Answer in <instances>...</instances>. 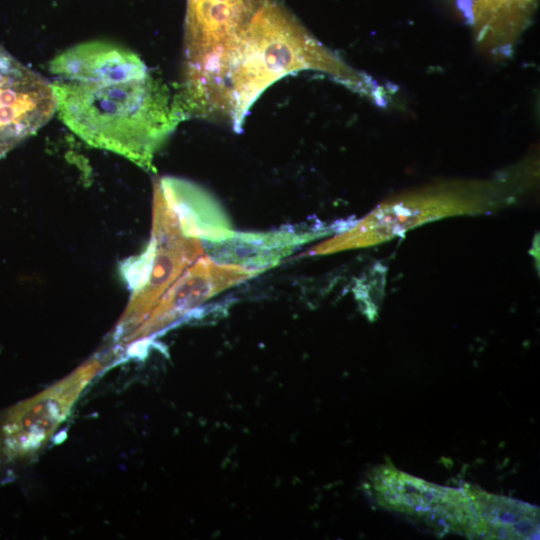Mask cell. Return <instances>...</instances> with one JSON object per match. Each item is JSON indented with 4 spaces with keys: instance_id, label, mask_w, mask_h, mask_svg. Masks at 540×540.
Returning a JSON list of instances; mask_svg holds the SVG:
<instances>
[{
    "instance_id": "obj_1",
    "label": "cell",
    "mask_w": 540,
    "mask_h": 540,
    "mask_svg": "<svg viewBox=\"0 0 540 540\" xmlns=\"http://www.w3.org/2000/svg\"><path fill=\"white\" fill-rule=\"evenodd\" d=\"M49 71L56 112L76 136L154 170L157 152L185 117L139 55L90 41L56 55Z\"/></svg>"
},
{
    "instance_id": "obj_2",
    "label": "cell",
    "mask_w": 540,
    "mask_h": 540,
    "mask_svg": "<svg viewBox=\"0 0 540 540\" xmlns=\"http://www.w3.org/2000/svg\"><path fill=\"white\" fill-rule=\"evenodd\" d=\"M302 70L321 71L369 92L359 74L277 5L263 2L242 31L227 69L228 118L234 130H241L251 106L267 87Z\"/></svg>"
},
{
    "instance_id": "obj_3",
    "label": "cell",
    "mask_w": 540,
    "mask_h": 540,
    "mask_svg": "<svg viewBox=\"0 0 540 540\" xmlns=\"http://www.w3.org/2000/svg\"><path fill=\"white\" fill-rule=\"evenodd\" d=\"M375 500L383 509L400 514L434 534H458L474 539L476 517L463 488L440 486L382 465L371 476Z\"/></svg>"
},
{
    "instance_id": "obj_4",
    "label": "cell",
    "mask_w": 540,
    "mask_h": 540,
    "mask_svg": "<svg viewBox=\"0 0 540 540\" xmlns=\"http://www.w3.org/2000/svg\"><path fill=\"white\" fill-rule=\"evenodd\" d=\"M55 113L50 81L0 46V159Z\"/></svg>"
},
{
    "instance_id": "obj_5",
    "label": "cell",
    "mask_w": 540,
    "mask_h": 540,
    "mask_svg": "<svg viewBox=\"0 0 540 540\" xmlns=\"http://www.w3.org/2000/svg\"><path fill=\"white\" fill-rule=\"evenodd\" d=\"M151 240L154 256L145 283L132 292L129 312L143 314L151 309L167 289L205 250L200 239L186 236L176 216L154 185Z\"/></svg>"
},
{
    "instance_id": "obj_6",
    "label": "cell",
    "mask_w": 540,
    "mask_h": 540,
    "mask_svg": "<svg viewBox=\"0 0 540 540\" xmlns=\"http://www.w3.org/2000/svg\"><path fill=\"white\" fill-rule=\"evenodd\" d=\"M154 185L173 211L182 232L203 241H220L234 229L217 200L200 186L177 177H162Z\"/></svg>"
},
{
    "instance_id": "obj_7",
    "label": "cell",
    "mask_w": 540,
    "mask_h": 540,
    "mask_svg": "<svg viewBox=\"0 0 540 540\" xmlns=\"http://www.w3.org/2000/svg\"><path fill=\"white\" fill-rule=\"evenodd\" d=\"M311 233L294 230L237 232L220 241H204L206 255L221 264L239 265L257 271L276 266L298 247L312 239Z\"/></svg>"
},
{
    "instance_id": "obj_8",
    "label": "cell",
    "mask_w": 540,
    "mask_h": 540,
    "mask_svg": "<svg viewBox=\"0 0 540 540\" xmlns=\"http://www.w3.org/2000/svg\"><path fill=\"white\" fill-rule=\"evenodd\" d=\"M474 508V539H534L539 535V508L466 484Z\"/></svg>"
},
{
    "instance_id": "obj_9",
    "label": "cell",
    "mask_w": 540,
    "mask_h": 540,
    "mask_svg": "<svg viewBox=\"0 0 540 540\" xmlns=\"http://www.w3.org/2000/svg\"><path fill=\"white\" fill-rule=\"evenodd\" d=\"M469 17L481 48L491 54L512 51L528 25L537 0H469Z\"/></svg>"
}]
</instances>
